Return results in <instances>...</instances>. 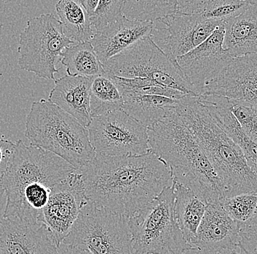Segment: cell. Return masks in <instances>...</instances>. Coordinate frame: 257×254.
Wrapping results in <instances>:
<instances>
[{"label": "cell", "instance_id": "cell-16", "mask_svg": "<svg viewBox=\"0 0 257 254\" xmlns=\"http://www.w3.org/2000/svg\"><path fill=\"white\" fill-rule=\"evenodd\" d=\"M239 233L240 225L226 213L220 202L208 204L192 247L216 253L232 252L237 247Z\"/></svg>", "mask_w": 257, "mask_h": 254}, {"label": "cell", "instance_id": "cell-5", "mask_svg": "<svg viewBox=\"0 0 257 254\" xmlns=\"http://www.w3.org/2000/svg\"><path fill=\"white\" fill-rule=\"evenodd\" d=\"M176 183L128 218L133 254H182L191 246L175 219Z\"/></svg>", "mask_w": 257, "mask_h": 254}, {"label": "cell", "instance_id": "cell-34", "mask_svg": "<svg viewBox=\"0 0 257 254\" xmlns=\"http://www.w3.org/2000/svg\"><path fill=\"white\" fill-rule=\"evenodd\" d=\"M58 254H92L86 249L62 243L58 247Z\"/></svg>", "mask_w": 257, "mask_h": 254}, {"label": "cell", "instance_id": "cell-36", "mask_svg": "<svg viewBox=\"0 0 257 254\" xmlns=\"http://www.w3.org/2000/svg\"><path fill=\"white\" fill-rule=\"evenodd\" d=\"M1 177H0V221L3 219V217H4L6 203H7L6 193L1 183Z\"/></svg>", "mask_w": 257, "mask_h": 254}, {"label": "cell", "instance_id": "cell-33", "mask_svg": "<svg viewBox=\"0 0 257 254\" xmlns=\"http://www.w3.org/2000/svg\"><path fill=\"white\" fill-rule=\"evenodd\" d=\"M15 146V143L9 140L0 139V177L8 170Z\"/></svg>", "mask_w": 257, "mask_h": 254}, {"label": "cell", "instance_id": "cell-11", "mask_svg": "<svg viewBox=\"0 0 257 254\" xmlns=\"http://www.w3.org/2000/svg\"><path fill=\"white\" fill-rule=\"evenodd\" d=\"M223 24L200 14L175 15L154 23L150 38L167 55L177 60L200 46Z\"/></svg>", "mask_w": 257, "mask_h": 254}, {"label": "cell", "instance_id": "cell-15", "mask_svg": "<svg viewBox=\"0 0 257 254\" xmlns=\"http://www.w3.org/2000/svg\"><path fill=\"white\" fill-rule=\"evenodd\" d=\"M0 254H58V247L43 223L6 218L0 221Z\"/></svg>", "mask_w": 257, "mask_h": 254}, {"label": "cell", "instance_id": "cell-6", "mask_svg": "<svg viewBox=\"0 0 257 254\" xmlns=\"http://www.w3.org/2000/svg\"><path fill=\"white\" fill-rule=\"evenodd\" d=\"M15 149L1 183L6 193L5 214L11 211L27 190L41 186L53 188L75 171L74 167L59 156L22 140L15 143Z\"/></svg>", "mask_w": 257, "mask_h": 254}, {"label": "cell", "instance_id": "cell-18", "mask_svg": "<svg viewBox=\"0 0 257 254\" xmlns=\"http://www.w3.org/2000/svg\"><path fill=\"white\" fill-rule=\"evenodd\" d=\"M94 78L64 75L55 80L48 101L87 128L92 120L90 112V93Z\"/></svg>", "mask_w": 257, "mask_h": 254}, {"label": "cell", "instance_id": "cell-1", "mask_svg": "<svg viewBox=\"0 0 257 254\" xmlns=\"http://www.w3.org/2000/svg\"><path fill=\"white\" fill-rule=\"evenodd\" d=\"M78 170L88 202L128 218L173 184L168 164L152 150L134 156L96 154Z\"/></svg>", "mask_w": 257, "mask_h": 254}, {"label": "cell", "instance_id": "cell-25", "mask_svg": "<svg viewBox=\"0 0 257 254\" xmlns=\"http://www.w3.org/2000/svg\"><path fill=\"white\" fill-rule=\"evenodd\" d=\"M123 105L119 90L108 75L104 74L94 77L90 93V112L92 118L122 109Z\"/></svg>", "mask_w": 257, "mask_h": 254}, {"label": "cell", "instance_id": "cell-13", "mask_svg": "<svg viewBox=\"0 0 257 254\" xmlns=\"http://www.w3.org/2000/svg\"><path fill=\"white\" fill-rule=\"evenodd\" d=\"M224 27L225 23L200 46L177 59L180 68L197 96L232 59L223 46Z\"/></svg>", "mask_w": 257, "mask_h": 254}, {"label": "cell", "instance_id": "cell-22", "mask_svg": "<svg viewBox=\"0 0 257 254\" xmlns=\"http://www.w3.org/2000/svg\"><path fill=\"white\" fill-rule=\"evenodd\" d=\"M175 193V219L185 240L192 247L207 205L191 190L179 183H176Z\"/></svg>", "mask_w": 257, "mask_h": 254}, {"label": "cell", "instance_id": "cell-17", "mask_svg": "<svg viewBox=\"0 0 257 254\" xmlns=\"http://www.w3.org/2000/svg\"><path fill=\"white\" fill-rule=\"evenodd\" d=\"M153 29L152 22L132 20L121 14L115 22L94 33L91 43L103 65L140 40L150 37Z\"/></svg>", "mask_w": 257, "mask_h": 254}, {"label": "cell", "instance_id": "cell-8", "mask_svg": "<svg viewBox=\"0 0 257 254\" xmlns=\"http://www.w3.org/2000/svg\"><path fill=\"white\" fill-rule=\"evenodd\" d=\"M62 243L92 254H133L128 218L89 202L82 207Z\"/></svg>", "mask_w": 257, "mask_h": 254}, {"label": "cell", "instance_id": "cell-24", "mask_svg": "<svg viewBox=\"0 0 257 254\" xmlns=\"http://www.w3.org/2000/svg\"><path fill=\"white\" fill-rule=\"evenodd\" d=\"M60 62L65 66L67 75L71 76L96 77L105 74L91 41L78 43L64 49Z\"/></svg>", "mask_w": 257, "mask_h": 254}, {"label": "cell", "instance_id": "cell-23", "mask_svg": "<svg viewBox=\"0 0 257 254\" xmlns=\"http://www.w3.org/2000/svg\"><path fill=\"white\" fill-rule=\"evenodd\" d=\"M56 11L67 38L78 43L91 41L95 32L80 0H60Z\"/></svg>", "mask_w": 257, "mask_h": 254}, {"label": "cell", "instance_id": "cell-32", "mask_svg": "<svg viewBox=\"0 0 257 254\" xmlns=\"http://www.w3.org/2000/svg\"><path fill=\"white\" fill-rule=\"evenodd\" d=\"M231 254H257V213L251 219L240 225L238 242Z\"/></svg>", "mask_w": 257, "mask_h": 254}, {"label": "cell", "instance_id": "cell-19", "mask_svg": "<svg viewBox=\"0 0 257 254\" xmlns=\"http://www.w3.org/2000/svg\"><path fill=\"white\" fill-rule=\"evenodd\" d=\"M197 99L215 123L240 148L248 166L257 176V144L242 131L229 109L228 99L214 95L200 96Z\"/></svg>", "mask_w": 257, "mask_h": 254}, {"label": "cell", "instance_id": "cell-30", "mask_svg": "<svg viewBox=\"0 0 257 254\" xmlns=\"http://www.w3.org/2000/svg\"><path fill=\"white\" fill-rule=\"evenodd\" d=\"M227 99L229 109L242 131L257 144V105L240 100Z\"/></svg>", "mask_w": 257, "mask_h": 254}, {"label": "cell", "instance_id": "cell-12", "mask_svg": "<svg viewBox=\"0 0 257 254\" xmlns=\"http://www.w3.org/2000/svg\"><path fill=\"white\" fill-rule=\"evenodd\" d=\"M88 202L79 170L72 172L53 187L40 223L46 226L56 247L68 235L80 210Z\"/></svg>", "mask_w": 257, "mask_h": 254}, {"label": "cell", "instance_id": "cell-31", "mask_svg": "<svg viewBox=\"0 0 257 254\" xmlns=\"http://www.w3.org/2000/svg\"><path fill=\"white\" fill-rule=\"evenodd\" d=\"M123 2L124 0L99 1L94 15L89 18L95 33L103 30L121 15Z\"/></svg>", "mask_w": 257, "mask_h": 254}, {"label": "cell", "instance_id": "cell-2", "mask_svg": "<svg viewBox=\"0 0 257 254\" xmlns=\"http://www.w3.org/2000/svg\"><path fill=\"white\" fill-rule=\"evenodd\" d=\"M151 150L165 162L172 179L194 192L206 205L224 199L213 166L177 111L148 129Z\"/></svg>", "mask_w": 257, "mask_h": 254}, {"label": "cell", "instance_id": "cell-35", "mask_svg": "<svg viewBox=\"0 0 257 254\" xmlns=\"http://www.w3.org/2000/svg\"><path fill=\"white\" fill-rule=\"evenodd\" d=\"M99 0H80L82 6L86 11L88 17L91 18L95 12Z\"/></svg>", "mask_w": 257, "mask_h": 254}, {"label": "cell", "instance_id": "cell-37", "mask_svg": "<svg viewBox=\"0 0 257 254\" xmlns=\"http://www.w3.org/2000/svg\"><path fill=\"white\" fill-rule=\"evenodd\" d=\"M182 254H222L221 253H216V252L209 251V250H202V249L197 248V247H190L186 249Z\"/></svg>", "mask_w": 257, "mask_h": 254}, {"label": "cell", "instance_id": "cell-21", "mask_svg": "<svg viewBox=\"0 0 257 254\" xmlns=\"http://www.w3.org/2000/svg\"><path fill=\"white\" fill-rule=\"evenodd\" d=\"M181 101L149 95L133 96L123 99L122 110L149 129L174 113Z\"/></svg>", "mask_w": 257, "mask_h": 254}, {"label": "cell", "instance_id": "cell-9", "mask_svg": "<svg viewBox=\"0 0 257 254\" xmlns=\"http://www.w3.org/2000/svg\"><path fill=\"white\" fill-rule=\"evenodd\" d=\"M74 43L64 35L62 23L54 14L32 18L19 36L18 64L22 70L55 81L62 52Z\"/></svg>", "mask_w": 257, "mask_h": 254}, {"label": "cell", "instance_id": "cell-10", "mask_svg": "<svg viewBox=\"0 0 257 254\" xmlns=\"http://www.w3.org/2000/svg\"><path fill=\"white\" fill-rule=\"evenodd\" d=\"M87 130L99 155H141L151 150L148 128L122 109L93 117Z\"/></svg>", "mask_w": 257, "mask_h": 254}, {"label": "cell", "instance_id": "cell-20", "mask_svg": "<svg viewBox=\"0 0 257 254\" xmlns=\"http://www.w3.org/2000/svg\"><path fill=\"white\" fill-rule=\"evenodd\" d=\"M224 49L232 59L257 53V0L225 22Z\"/></svg>", "mask_w": 257, "mask_h": 254}, {"label": "cell", "instance_id": "cell-26", "mask_svg": "<svg viewBox=\"0 0 257 254\" xmlns=\"http://www.w3.org/2000/svg\"><path fill=\"white\" fill-rule=\"evenodd\" d=\"M122 14L132 20L154 24L161 19L179 15L178 0H124Z\"/></svg>", "mask_w": 257, "mask_h": 254}, {"label": "cell", "instance_id": "cell-29", "mask_svg": "<svg viewBox=\"0 0 257 254\" xmlns=\"http://www.w3.org/2000/svg\"><path fill=\"white\" fill-rule=\"evenodd\" d=\"M220 204L234 221L242 224L251 219L257 213V193L225 198Z\"/></svg>", "mask_w": 257, "mask_h": 254}, {"label": "cell", "instance_id": "cell-3", "mask_svg": "<svg viewBox=\"0 0 257 254\" xmlns=\"http://www.w3.org/2000/svg\"><path fill=\"white\" fill-rule=\"evenodd\" d=\"M176 111L213 166L222 186L224 199L257 193V176L240 148L215 123L197 97L181 99Z\"/></svg>", "mask_w": 257, "mask_h": 254}, {"label": "cell", "instance_id": "cell-4", "mask_svg": "<svg viewBox=\"0 0 257 254\" xmlns=\"http://www.w3.org/2000/svg\"><path fill=\"white\" fill-rule=\"evenodd\" d=\"M24 134L32 145L59 156L75 170L96 156L87 128L48 100L32 103Z\"/></svg>", "mask_w": 257, "mask_h": 254}, {"label": "cell", "instance_id": "cell-28", "mask_svg": "<svg viewBox=\"0 0 257 254\" xmlns=\"http://www.w3.org/2000/svg\"><path fill=\"white\" fill-rule=\"evenodd\" d=\"M250 3V0H200L199 14L225 23L240 15Z\"/></svg>", "mask_w": 257, "mask_h": 254}, {"label": "cell", "instance_id": "cell-27", "mask_svg": "<svg viewBox=\"0 0 257 254\" xmlns=\"http://www.w3.org/2000/svg\"><path fill=\"white\" fill-rule=\"evenodd\" d=\"M113 83L119 90L123 99L133 96H163L169 99L179 100L188 97L191 95L184 92L162 86L157 82L153 81L148 78H120V77L108 75Z\"/></svg>", "mask_w": 257, "mask_h": 254}, {"label": "cell", "instance_id": "cell-14", "mask_svg": "<svg viewBox=\"0 0 257 254\" xmlns=\"http://www.w3.org/2000/svg\"><path fill=\"white\" fill-rule=\"evenodd\" d=\"M205 95L240 100L257 105V53L232 59L204 88L200 96Z\"/></svg>", "mask_w": 257, "mask_h": 254}, {"label": "cell", "instance_id": "cell-7", "mask_svg": "<svg viewBox=\"0 0 257 254\" xmlns=\"http://www.w3.org/2000/svg\"><path fill=\"white\" fill-rule=\"evenodd\" d=\"M106 75L148 78L162 86L198 97L177 60L167 55L150 37L143 38L103 64Z\"/></svg>", "mask_w": 257, "mask_h": 254}]
</instances>
